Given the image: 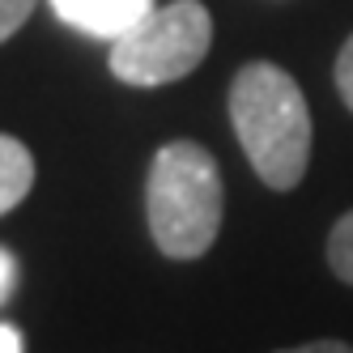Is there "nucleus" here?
I'll return each mask as SVG.
<instances>
[{"instance_id": "obj_2", "label": "nucleus", "mask_w": 353, "mask_h": 353, "mask_svg": "<svg viewBox=\"0 0 353 353\" xmlns=\"http://www.w3.org/2000/svg\"><path fill=\"white\" fill-rule=\"evenodd\" d=\"M149 234L170 260H196L221 230V170L196 141H170L154 154L145 183Z\"/></svg>"}, {"instance_id": "obj_5", "label": "nucleus", "mask_w": 353, "mask_h": 353, "mask_svg": "<svg viewBox=\"0 0 353 353\" xmlns=\"http://www.w3.org/2000/svg\"><path fill=\"white\" fill-rule=\"evenodd\" d=\"M30 188H34V158H30V149L21 145L17 137L0 132V217H5L9 209H17Z\"/></svg>"}, {"instance_id": "obj_9", "label": "nucleus", "mask_w": 353, "mask_h": 353, "mask_svg": "<svg viewBox=\"0 0 353 353\" xmlns=\"http://www.w3.org/2000/svg\"><path fill=\"white\" fill-rule=\"evenodd\" d=\"M13 290H17V260H13V251L0 247V307L13 298Z\"/></svg>"}, {"instance_id": "obj_11", "label": "nucleus", "mask_w": 353, "mask_h": 353, "mask_svg": "<svg viewBox=\"0 0 353 353\" xmlns=\"http://www.w3.org/2000/svg\"><path fill=\"white\" fill-rule=\"evenodd\" d=\"M26 349V341H21V332L13 323H0V353H21Z\"/></svg>"}, {"instance_id": "obj_8", "label": "nucleus", "mask_w": 353, "mask_h": 353, "mask_svg": "<svg viewBox=\"0 0 353 353\" xmlns=\"http://www.w3.org/2000/svg\"><path fill=\"white\" fill-rule=\"evenodd\" d=\"M336 90H341V98H345V107L353 111V34L345 39L341 56H336Z\"/></svg>"}, {"instance_id": "obj_3", "label": "nucleus", "mask_w": 353, "mask_h": 353, "mask_svg": "<svg viewBox=\"0 0 353 353\" xmlns=\"http://www.w3.org/2000/svg\"><path fill=\"white\" fill-rule=\"evenodd\" d=\"M213 43V17L200 0L154 5L128 34L111 43V72L123 85H170L200 68Z\"/></svg>"}, {"instance_id": "obj_1", "label": "nucleus", "mask_w": 353, "mask_h": 353, "mask_svg": "<svg viewBox=\"0 0 353 353\" xmlns=\"http://www.w3.org/2000/svg\"><path fill=\"white\" fill-rule=\"evenodd\" d=\"M230 123L256 174L290 192L311 166V111L298 81L268 60L243 64L230 85Z\"/></svg>"}, {"instance_id": "obj_10", "label": "nucleus", "mask_w": 353, "mask_h": 353, "mask_svg": "<svg viewBox=\"0 0 353 353\" xmlns=\"http://www.w3.org/2000/svg\"><path fill=\"white\" fill-rule=\"evenodd\" d=\"M281 353H353V345H345V341H307V345L281 349Z\"/></svg>"}, {"instance_id": "obj_6", "label": "nucleus", "mask_w": 353, "mask_h": 353, "mask_svg": "<svg viewBox=\"0 0 353 353\" xmlns=\"http://www.w3.org/2000/svg\"><path fill=\"white\" fill-rule=\"evenodd\" d=\"M327 264H332V272L345 285H353V209L332 225V234H327Z\"/></svg>"}, {"instance_id": "obj_4", "label": "nucleus", "mask_w": 353, "mask_h": 353, "mask_svg": "<svg viewBox=\"0 0 353 353\" xmlns=\"http://www.w3.org/2000/svg\"><path fill=\"white\" fill-rule=\"evenodd\" d=\"M52 9L64 26L115 43L119 34H128L145 13H154V0H52Z\"/></svg>"}, {"instance_id": "obj_7", "label": "nucleus", "mask_w": 353, "mask_h": 353, "mask_svg": "<svg viewBox=\"0 0 353 353\" xmlns=\"http://www.w3.org/2000/svg\"><path fill=\"white\" fill-rule=\"evenodd\" d=\"M30 13H34V0H0V43H5L17 26H26Z\"/></svg>"}]
</instances>
